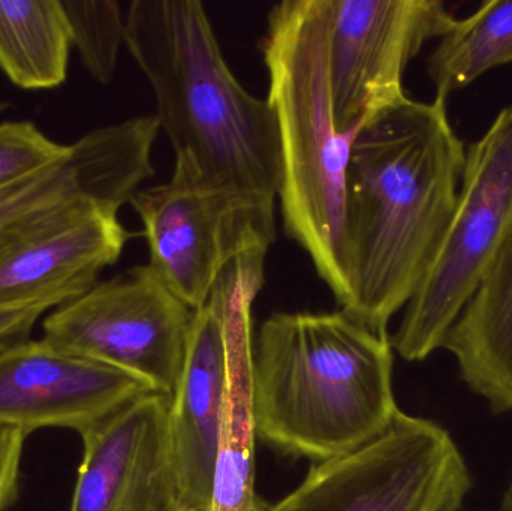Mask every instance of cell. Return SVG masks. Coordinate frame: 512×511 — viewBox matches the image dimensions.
I'll list each match as a JSON object with an SVG mask.
<instances>
[{
  "instance_id": "obj_14",
  "label": "cell",
  "mask_w": 512,
  "mask_h": 511,
  "mask_svg": "<svg viewBox=\"0 0 512 511\" xmlns=\"http://www.w3.org/2000/svg\"><path fill=\"white\" fill-rule=\"evenodd\" d=\"M268 251L237 258L215 291L227 344V383L209 511H264L255 491L256 429L252 408V305L264 285Z\"/></svg>"
},
{
  "instance_id": "obj_21",
  "label": "cell",
  "mask_w": 512,
  "mask_h": 511,
  "mask_svg": "<svg viewBox=\"0 0 512 511\" xmlns=\"http://www.w3.org/2000/svg\"><path fill=\"white\" fill-rule=\"evenodd\" d=\"M27 435L0 426V511H6L18 497L21 458Z\"/></svg>"
},
{
  "instance_id": "obj_15",
  "label": "cell",
  "mask_w": 512,
  "mask_h": 511,
  "mask_svg": "<svg viewBox=\"0 0 512 511\" xmlns=\"http://www.w3.org/2000/svg\"><path fill=\"white\" fill-rule=\"evenodd\" d=\"M227 383L221 300L213 288L197 309L188 354L170 398L168 428L183 509L209 511Z\"/></svg>"
},
{
  "instance_id": "obj_18",
  "label": "cell",
  "mask_w": 512,
  "mask_h": 511,
  "mask_svg": "<svg viewBox=\"0 0 512 511\" xmlns=\"http://www.w3.org/2000/svg\"><path fill=\"white\" fill-rule=\"evenodd\" d=\"M512 63V0H487L469 17L457 18L427 60L435 98L447 101L490 69Z\"/></svg>"
},
{
  "instance_id": "obj_4",
  "label": "cell",
  "mask_w": 512,
  "mask_h": 511,
  "mask_svg": "<svg viewBox=\"0 0 512 511\" xmlns=\"http://www.w3.org/2000/svg\"><path fill=\"white\" fill-rule=\"evenodd\" d=\"M267 101L282 150L277 198L285 233L309 255L340 308L348 303L343 221L345 171L354 137L334 119L328 75L327 0H283L261 41Z\"/></svg>"
},
{
  "instance_id": "obj_9",
  "label": "cell",
  "mask_w": 512,
  "mask_h": 511,
  "mask_svg": "<svg viewBox=\"0 0 512 511\" xmlns=\"http://www.w3.org/2000/svg\"><path fill=\"white\" fill-rule=\"evenodd\" d=\"M328 75L343 135L406 98L403 75L430 39L457 18L438 0H327Z\"/></svg>"
},
{
  "instance_id": "obj_24",
  "label": "cell",
  "mask_w": 512,
  "mask_h": 511,
  "mask_svg": "<svg viewBox=\"0 0 512 511\" xmlns=\"http://www.w3.org/2000/svg\"><path fill=\"white\" fill-rule=\"evenodd\" d=\"M183 511H197V510H183Z\"/></svg>"
},
{
  "instance_id": "obj_5",
  "label": "cell",
  "mask_w": 512,
  "mask_h": 511,
  "mask_svg": "<svg viewBox=\"0 0 512 511\" xmlns=\"http://www.w3.org/2000/svg\"><path fill=\"white\" fill-rule=\"evenodd\" d=\"M276 197L207 176L177 155L168 182L140 189L131 206L143 222L149 266L189 308H203L237 258L276 240Z\"/></svg>"
},
{
  "instance_id": "obj_22",
  "label": "cell",
  "mask_w": 512,
  "mask_h": 511,
  "mask_svg": "<svg viewBox=\"0 0 512 511\" xmlns=\"http://www.w3.org/2000/svg\"><path fill=\"white\" fill-rule=\"evenodd\" d=\"M47 311L45 306L0 311V350L27 339L36 321Z\"/></svg>"
},
{
  "instance_id": "obj_7",
  "label": "cell",
  "mask_w": 512,
  "mask_h": 511,
  "mask_svg": "<svg viewBox=\"0 0 512 511\" xmlns=\"http://www.w3.org/2000/svg\"><path fill=\"white\" fill-rule=\"evenodd\" d=\"M471 488L450 432L400 411L378 440L313 464L297 489L264 511H460Z\"/></svg>"
},
{
  "instance_id": "obj_8",
  "label": "cell",
  "mask_w": 512,
  "mask_h": 511,
  "mask_svg": "<svg viewBox=\"0 0 512 511\" xmlns=\"http://www.w3.org/2000/svg\"><path fill=\"white\" fill-rule=\"evenodd\" d=\"M194 314L144 264L60 306L42 324V339L120 369L171 398L185 366Z\"/></svg>"
},
{
  "instance_id": "obj_20",
  "label": "cell",
  "mask_w": 512,
  "mask_h": 511,
  "mask_svg": "<svg viewBox=\"0 0 512 511\" xmlns=\"http://www.w3.org/2000/svg\"><path fill=\"white\" fill-rule=\"evenodd\" d=\"M68 144L56 143L30 122L0 123V186L56 161Z\"/></svg>"
},
{
  "instance_id": "obj_12",
  "label": "cell",
  "mask_w": 512,
  "mask_h": 511,
  "mask_svg": "<svg viewBox=\"0 0 512 511\" xmlns=\"http://www.w3.org/2000/svg\"><path fill=\"white\" fill-rule=\"evenodd\" d=\"M149 393L138 378L44 339L0 350V426L24 435L44 428L81 435Z\"/></svg>"
},
{
  "instance_id": "obj_23",
  "label": "cell",
  "mask_w": 512,
  "mask_h": 511,
  "mask_svg": "<svg viewBox=\"0 0 512 511\" xmlns=\"http://www.w3.org/2000/svg\"><path fill=\"white\" fill-rule=\"evenodd\" d=\"M498 511H512V479L507 491L504 492V497H502L501 506H499Z\"/></svg>"
},
{
  "instance_id": "obj_1",
  "label": "cell",
  "mask_w": 512,
  "mask_h": 511,
  "mask_svg": "<svg viewBox=\"0 0 512 511\" xmlns=\"http://www.w3.org/2000/svg\"><path fill=\"white\" fill-rule=\"evenodd\" d=\"M465 161L444 99L406 96L358 129L345 171V314L387 333L438 252Z\"/></svg>"
},
{
  "instance_id": "obj_13",
  "label": "cell",
  "mask_w": 512,
  "mask_h": 511,
  "mask_svg": "<svg viewBox=\"0 0 512 511\" xmlns=\"http://www.w3.org/2000/svg\"><path fill=\"white\" fill-rule=\"evenodd\" d=\"M159 131L153 114L87 132L56 161L0 186V227L75 201L119 213L155 176L152 150Z\"/></svg>"
},
{
  "instance_id": "obj_6",
  "label": "cell",
  "mask_w": 512,
  "mask_h": 511,
  "mask_svg": "<svg viewBox=\"0 0 512 511\" xmlns=\"http://www.w3.org/2000/svg\"><path fill=\"white\" fill-rule=\"evenodd\" d=\"M512 228V105L466 146L456 209L438 252L391 339L408 362L442 348Z\"/></svg>"
},
{
  "instance_id": "obj_17",
  "label": "cell",
  "mask_w": 512,
  "mask_h": 511,
  "mask_svg": "<svg viewBox=\"0 0 512 511\" xmlns=\"http://www.w3.org/2000/svg\"><path fill=\"white\" fill-rule=\"evenodd\" d=\"M71 47L60 0H0V69L15 86H62Z\"/></svg>"
},
{
  "instance_id": "obj_19",
  "label": "cell",
  "mask_w": 512,
  "mask_h": 511,
  "mask_svg": "<svg viewBox=\"0 0 512 511\" xmlns=\"http://www.w3.org/2000/svg\"><path fill=\"white\" fill-rule=\"evenodd\" d=\"M71 35L87 72L99 84L116 74L120 48L126 45V15L116 0H60Z\"/></svg>"
},
{
  "instance_id": "obj_2",
  "label": "cell",
  "mask_w": 512,
  "mask_h": 511,
  "mask_svg": "<svg viewBox=\"0 0 512 511\" xmlns=\"http://www.w3.org/2000/svg\"><path fill=\"white\" fill-rule=\"evenodd\" d=\"M393 360L388 333L342 309L271 315L252 356L256 437L313 464L378 440L400 413Z\"/></svg>"
},
{
  "instance_id": "obj_11",
  "label": "cell",
  "mask_w": 512,
  "mask_h": 511,
  "mask_svg": "<svg viewBox=\"0 0 512 511\" xmlns=\"http://www.w3.org/2000/svg\"><path fill=\"white\" fill-rule=\"evenodd\" d=\"M170 398L149 393L80 435L69 511H183L168 428Z\"/></svg>"
},
{
  "instance_id": "obj_10",
  "label": "cell",
  "mask_w": 512,
  "mask_h": 511,
  "mask_svg": "<svg viewBox=\"0 0 512 511\" xmlns=\"http://www.w3.org/2000/svg\"><path fill=\"white\" fill-rule=\"evenodd\" d=\"M131 234L117 212L75 201L0 227V311L51 309L83 296Z\"/></svg>"
},
{
  "instance_id": "obj_16",
  "label": "cell",
  "mask_w": 512,
  "mask_h": 511,
  "mask_svg": "<svg viewBox=\"0 0 512 511\" xmlns=\"http://www.w3.org/2000/svg\"><path fill=\"white\" fill-rule=\"evenodd\" d=\"M442 348L495 413L512 411V228Z\"/></svg>"
},
{
  "instance_id": "obj_3",
  "label": "cell",
  "mask_w": 512,
  "mask_h": 511,
  "mask_svg": "<svg viewBox=\"0 0 512 511\" xmlns=\"http://www.w3.org/2000/svg\"><path fill=\"white\" fill-rule=\"evenodd\" d=\"M126 47L155 93L159 128L177 155L221 182L276 197L282 150L267 98L231 71L200 0H134Z\"/></svg>"
}]
</instances>
